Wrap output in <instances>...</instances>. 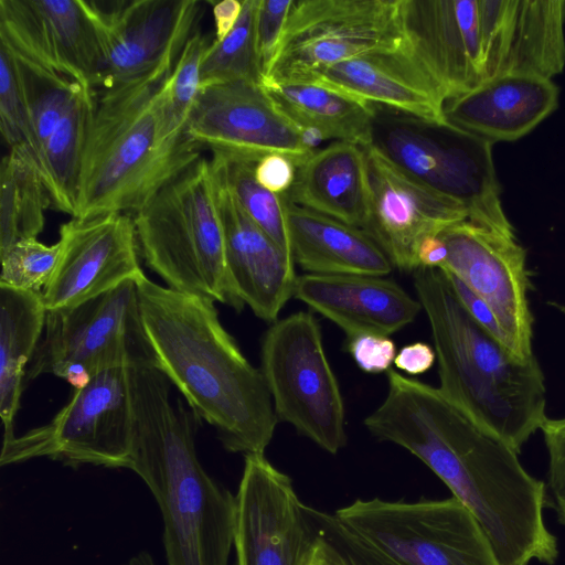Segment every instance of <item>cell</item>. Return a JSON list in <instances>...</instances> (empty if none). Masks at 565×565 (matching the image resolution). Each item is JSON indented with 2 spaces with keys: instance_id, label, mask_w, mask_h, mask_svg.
Returning a JSON list of instances; mask_svg holds the SVG:
<instances>
[{
  "instance_id": "cell-12",
  "label": "cell",
  "mask_w": 565,
  "mask_h": 565,
  "mask_svg": "<svg viewBox=\"0 0 565 565\" xmlns=\"http://www.w3.org/2000/svg\"><path fill=\"white\" fill-rule=\"evenodd\" d=\"M335 518L399 565H501L477 519L455 497L356 499Z\"/></svg>"
},
{
  "instance_id": "cell-45",
  "label": "cell",
  "mask_w": 565,
  "mask_h": 565,
  "mask_svg": "<svg viewBox=\"0 0 565 565\" xmlns=\"http://www.w3.org/2000/svg\"><path fill=\"white\" fill-rule=\"evenodd\" d=\"M302 565H343V563L338 552L327 541L315 534Z\"/></svg>"
},
{
  "instance_id": "cell-36",
  "label": "cell",
  "mask_w": 565,
  "mask_h": 565,
  "mask_svg": "<svg viewBox=\"0 0 565 565\" xmlns=\"http://www.w3.org/2000/svg\"><path fill=\"white\" fill-rule=\"evenodd\" d=\"M305 511L315 534L338 552L343 565H399L345 527L333 513L307 504Z\"/></svg>"
},
{
  "instance_id": "cell-34",
  "label": "cell",
  "mask_w": 565,
  "mask_h": 565,
  "mask_svg": "<svg viewBox=\"0 0 565 565\" xmlns=\"http://www.w3.org/2000/svg\"><path fill=\"white\" fill-rule=\"evenodd\" d=\"M60 243L46 245L38 238L20 241L0 254V284L41 292L50 280L60 257Z\"/></svg>"
},
{
  "instance_id": "cell-13",
  "label": "cell",
  "mask_w": 565,
  "mask_h": 565,
  "mask_svg": "<svg viewBox=\"0 0 565 565\" xmlns=\"http://www.w3.org/2000/svg\"><path fill=\"white\" fill-rule=\"evenodd\" d=\"M439 236L448 248L440 268L458 277L490 308L505 347L515 356L533 358L526 253L516 236L469 220L445 228Z\"/></svg>"
},
{
  "instance_id": "cell-28",
  "label": "cell",
  "mask_w": 565,
  "mask_h": 565,
  "mask_svg": "<svg viewBox=\"0 0 565 565\" xmlns=\"http://www.w3.org/2000/svg\"><path fill=\"white\" fill-rule=\"evenodd\" d=\"M95 93L83 87L46 141L38 169L51 209L74 215L82 158L94 111Z\"/></svg>"
},
{
  "instance_id": "cell-9",
  "label": "cell",
  "mask_w": 565,
  "mask_h": 565,
  "mask_svg": "<svg viewBox=\"0 0 565 565\" xmlns=\"http://www.w3.org/2000/svg\"><path fill=\"white\" fill-rule=\"evenodd\" d=\"M132 433L129 367H111L75 388L50 422L4 440L0 463L49 458L72 468L130 469Z\"/></svg>"
},
{
  "instance_id": "cell-43",
  "label": "cell",
  "mask_w": 565,
  "mask_h": 565,
  "mask_svg": "<svg viewBox=\"0 0 565 565\" xmlns=\"http://www.w3.org/2000/svg\"><path fill=\"white\" fill-rule=\"evenodd\" d=\"M243 9V1L222 0L213 6L215 41L223 40L236 25Z\"/></svg>"
},
{
  "instance_id": "cell-29",
  "label": "cell",
  "mask_w": 565,
  "mask_h": 565,
  "mask_svg": "<svg viewBox=\"0 0 565 565\" xmlns=\"http://www.w3.org/2000/svg\"><path fill=\"white\" fill-rule=\"evenodd\" d=\"M47 209L50 195L31 153L10 149L0 167V254L20 241L38 238Z\"/></svg>"
},
{
  "instance_id": "cell-5",
  "label": "cell",
  "mask_w": 565,
  "mask_h": 565,
  "mask_svg": "<svg viewBox=\"0 0 565 565\" xmlns=\"http://www.w3.org/2000/svg\"><path fill=\"white\" fill-rule=\"evenodd\" d=\"M417 299L431 330L439 390L518 454L547 419L544 374L521 360L466 309L440 268L414 271Z\"/></svg>"
},
{
  "instance_id": "cell-11",
  "label": "cell",
  "mask_w": 565,
  "mask_h": 565,
  "mask_svg": "<svg viewBox=\"0 0 565 565\" xmlns=\"http://www.w3.org/2000/svg\"><path fill=\"white\" fill-rule=\"evenodd\" d=\"M260 371L278 420L329 454L347 445L343 398L313 315L299 311L270 324L262 340Z\"/></svg>"
},
{
  "instance_id": "cell-10",
  "label": "cell",
  "mask_w": 565,
  "mask_h": 565,
  "mask_svg": "<svg viewBox=\"0 0 565 565\" xmlns=\"http://www.w3.org/2000/svg\"><path fill=\"white\" fill-rule=\"evenodd\" d=\"M406 43L402 0H294L262 83H310L328 66Z\"/></svg>"
},
{
  "instance_id": "cell-30",
  "label": "cell",
  "mask_w": 565,
  "mask_h": 565,
  "mask_svg": "<svg viewBox=\"0 0 565 565\" xmlns=\"http://www.w3.org/2000/svg\"><path fill=\"white\" fill-rule=\"evenodd\" d=\"M0 43L10 51L14 62L28 116L30 153L38 167L46 141L85 86Z\"/></svg>"
},
{
  "instance_id": "cell-1",
  "label": "cell",
  "mask_w": 565,
  "mask_h": 565,
  "mask_svg": "<svg viewBox=\"0 0 565 565\" xmlns=\"http://www.w3.org/2000/svg\"><path fill=\"white\" fill-rule=\"evenodd\" d=\"M388 391L364 425L422 460L477 519L501 565H553L556 537L544 523L545 484L518 452L438 387L387 371Z\"/></svg>"
},
{
  "instance_id": "cell-2",
  "label": "cell",
  "mask_w": 565,
  "mask_h": 565,
  "mask_svg": "<svg viewBox=\"0 0 565 565\" xmlns=\"http://www.w3.org/2000/svg\"><path fill=\"white\" fill-rule=\"evenodd\" d=\"M156 367L230 452L264 454L279 422L260 369L244 356L214 302L137 280Z\"/></svg>"
},
{
  "instance_id": "cell-17",
  "label": "cell",
  "mask_w": 565,
  "mask_h": 565,
  "mask_svg": "<svg viewBox=\"0 0 565 565\" xmlns=\"http://www.w3.org/2000/svg\"><path fill=\"white\" fill-rule=\"evenodd\" d=\"M57 242L58 262L41 291L47 311L75 307L145 276L130 214L72 217L61 226Z\"/></svg>"
},
{
  "instance_id": "cell-25",
  "label": "cell",
  "mask_w": 565,
  "mask_h": 565,
  "mask_svg": "<svg viewBox=\"0 0 565 565\" xmlns=\"http://www.w3.org/2000/svg\"><path fill=\"white\" fill-rule=\"evenodd\" d=\"M285 202L291 257L308 274L384 277L394 268L364 230Z\"/></svg>"
},
{
  "instance_id": "cell-41",
  "label": "cell",
  "mask_w": 565,
  "mask_h": 565,
  "mask_svg": "<svg viewBox=\"0 0 565 565\" xmlns=\"http://www.w3.org/2000/svg\"><path fill=\"white\" fill-rule=\"evenodd\" d=\"M441 270L446 275L455 292L457 294L466 309L470 312V315L483 328H486L491 334H493L504 344V335L490 308L482 301V299H480L476 294H473L458 277H456L454 274L445 269Z\"/></svg>"
},
{
  "instance_id": "cell-18",
  "label": "cell",
  "mask_w": 565,
  "mask_h": 565,
  "mask_svg": "<svg viewBox=\"0 0 565 565\" xmlns=\"http://www.w3.org/2000/svg\"><path fill=\"white\" fill-rule=\"evenodd\" d=\"M364 148L371 186V213L364 231L393 267L414 273L423 239L468 220V209L411 177L375 148Z\"/></svg>"
},
{
  "instance_id": "cell-38",
  "label": "cell",
  "mask_w": 565,
  "mask_h": 565,
  "mask_svg": "<svg viewBox=\"0 0 565 565\" xmlns=\"http://www.w3.org/2000/svg\"><path fill=\"white\" fill-rule=\"evenodd\" d=\"M548 454V489L558 522L565 525V417L547 418L541 427Z\"/></svg>"
},
{
  "instance_id": "cell-31",
  "label": "cell",
  "mask_w": 565,
  "mask_h": 565,
  "mask_svg": "<svg viewBox=\"0 0 565 565\" xmlns=\"http://www.w3.org/2000/svg\"><path fill=\"white\" fill-rule=\"evenodd\" d=\"M256 162L221 151H212L210 159L212 170L224 181L249 218L291 256L285 198L256 181Z\"/></svg>"
},
{
  "instance_id": "cell-20",
  "label": "cell",
  "mask_w": 565,
  "mask_h": 565,
  "mask_svg": "<svg viewBox=\"0 0 565 565\" xmlns=\"http://www.w3.org/2000/svg\"><path fill=\"white\" fill-rule=\"evenodd\" d=\"M212 172L231 285L255 316L274 323L294 297L298 277L295 263L249 218L224 181Z\"/></svg>"
},
{
  "instance_id": "cell-35",
  "label": "cell",
  "mask_w": 565,
  "mask_h": 565,
  "mask_svg": "<svg viewBox=\"0 0 565 565\" xmlns=\"http://www.w3.org/2000/svg\"><path fill=\"white\" fill-rule=\"evenodd\" d=\"M0 128L10 149L30 152V129L14 62L0 43Z\"/></svg>"
},
{
  "instance_id": "cell-8",
  "label": "cell",
  "mask_w": 565,
  "mask_h": 565,
  "mask_svg": "<svg viewBox=\"0 0 565 565\" xmlns=\"http://www.w3.org/2000/svg\"><path fill=\"white\" fill-rule=\"evenodd\" d=\"M136 365L156 366V359L131 279L75 307L47 311L25 381L53 374L79 388L100 371Z\"/></svg>"
},
{
  "instance_id": "cell-27",
  "label": "cell",
  "mask_w": 565,
  "mask_h": 565,
  "mask_svg": "<svg viewBox=\"0 0 565 565\" xmlns=\"http://www.w3.org/2000/svg\"><path fill=\"white\" fill-rule=\"evenodd\" d=\"M47 310L41 292L0 284V416L3 441L14 437L25 371L44 332Z\"/></svg>"
},
{
  "instance_id": "cell-19",
  "label": "cell",
  "mask_w": 565,
  "mask_h": 565,
  "mask_svg": "<svg viewBox=\"0 0 565 565\" xmlns=\"http://www.w3.org/2000/svg\"><path fill=\"white\" fill-rule=\"evenodd\" d=\"M0 42L90 89L102 50L85 0H0Z\"/></svg>"
},
{
  "instance_id": "cell-26",
  "label": "cell",
  "mask_w": 565,
  "mask_h": 565,
  "mask_svg": "<svg viewBox=\"0 0 565 565\" xmlns=\"http://www.w3.org/2000/svg\"><path fill=\"white\" fill-rule=\"evenodd\" d=\"M263 85L278 108L303 132L309 146L323 140L371 145L373 104L312 83Z\"/></svg>"
},
{
  "instance_id": "cell-6",
  "label": "cell",
  "mask_w": 565,
  "mask_h": 565,
  "mask_svg": "<svg viewBox=\"0 0 565 565\" xmlns=\"http://www.w3.org/2000/svg\"><path fill=\"white\" fill-rule=\"evenodd\" d=\"M132 218L146 265L169 288L243 310L245 305L227 274L210 160L201 157L164 184Z\"/></svg>"
},
{
  "instance_id": "cell-22",
  "label": "cell",
  "mask_w": 565,
  "mask_h": 565,
  "mask_svg": "<svg viewBox=\"0 0 565 565\" xmlns=\"http://www.w3.org/2000/svg\"><path fill=\"white\" fill-rule=\"evenodd\" d=\"M310 83L423 119L447 122L446 99L407 43L396 51L365 54L328 66Z\"/></svg>"
},
{
  "instance_id": "cell-44",
  "label": "cell",
  "mask_w": 565,
  "mask_h": 565,
  "mask_svg": "<svg viewBox=\"0 0 565 565\" xmlns=\"http://www.w3.org/2000/svg\"><path fill=\"white\" fill-rule=\"evenodd\" d=\"M448 248L439 235L427 236L417 250L418 268H440L447 260Z\"/></svg>"
},
{
  "instance_id": "cell-15",
  "label": "cell",
  "mask_w": 565,
  "mask_h": 565,
  "mask_svg": "<svg viewBox=\"0 0 565 565\" xmlns=\"http://www.w3.org/2000/svg\"><path fill=\"white\" fill-rule=\"evenodd\" d=\"M86 2L102 50L99 89L131 82L178 57L202 11L199 0Z\"/></svg>"
},
{
  "instance_id": "cell-42",
  "label": "cell",
  "mask_w": 565,
  "mask_h": 565,
  "mask_svg": "<svg viewBox=\"0 0 565 565\" xmlns=\"http://www.w3.org/2000/svg\"><path fill=\"white\" fill-rule=\"evenodd\" d=\"M436 352L425 342H415L403 347L395 356L394 364L409 375L428 371L435 363Z\"/></svg>"
},
{
  "instance_id": "cell-21",
  "label": "cell",
  "mask_w": 565,
  "mask_h": 565,
  "mask_svg": "<svg viewBox=\"0 0 565 565\" xmlns=\"http://www.w3.org/2000/svg\"><path fill=\"white\" fill-rule=\"evenodd\" d=\"M294 297L334 322L348 340L388 337L423 309L418 299L383 276L305 274L297 277Z\"/></svg>"
},
{
  "instance_id": "cell-4",
  "label": "cell",
  "mask_w": 565,
  "mask_h": 565,
  "mask_svg": "<svg viewBox=\"0 0 565 565\" xmlns=\"http://www.w3.org/2000/svg\"><path fill=\"white\" fill-rule=\"evenodd\" d=\"M177 60L95 95L72 217L135 213L202 157L199 143L167 127L164 89Z\"/></svg>"
},
{
  "instance_id": "cell-40",
  "label": "cell",
  "mask_w": 565,
  "mask_h": 565,
  "mask_svg": "<svg viewBox=\"0 0 565 565\" xmlns=\"http://www.w3.org/2000/svg\"><path fill=\"white\" fill-rule=\"evenodd\" d=\"M296 171L297 166L290 158L280 153H269L256 162L254 174L263 188L284 195L291 188Z\"/></svg>"
},
{
  "instance_id": "cell-7",
  "label": "cell",
  "mask_w": 565,
  "mask_h": 565,
  "mask_svg": "<svg viewBox=\"0 0 565 565\" xmlns=\"http://www.w3.org/2000/svg\"><path fill=\"white\" fill-rule=\"evenodd\" d=\"M371 147L429 188L461 202L469 221L508 235L490 141L448 122L373 104Z\"/></svg>"
},
{
  "instance_id": "cell-39",
  "label": "cell",
  "mask_w": 565,
  "mask_h": 565,
  "mask_svg": "<svg viewBox=\"0 0 565 565\" xmlns=\"http://www.w3.org/2000/svg\"><path fill=\"white\" fill-rule=\"evenodd\" d=\"M348 351L358 366L366 373L391 370L396 356L394 341L377 334H361L348 340Z\"/></svg>"
},
{
  "instance_id": "cell-3",
  "label": "cell",
  "mask_w": 565,
  "mask_h": 565,
  "mask_svg": "<svg viewBox=\"0 0 565 565\" xmlns=\"http://www.w3.org/2000/svg\"><path fill=\"white\" fill-rule=\"evenodd\" d=\"M134 433L130 470L152 493L162 516L168 565H228L235 495L201 465L198 417L170 398L171 383L153 365L129 367Z\"/></svg>"
},
{
  "instance_id": "cell-32",
  "label": "cell",
  "mask_w": 565,
  "mask_h": 565,
  "mask_svg": "<svg viewBox=\"0 0 565 565\" xmlns=\"http://www.w3.org/2000/svg\"><path fill=\"white\" fill-rule=\"evenodd\" d=\"M258 0H243L241 17L234 29L221 41H213L201 65V88L236 81H263L255 22Z\"/></svg>"
},
{
  "instance_id": "cell-16",
  "label": "cell",
  "mask_w": 565,
  "mask_h": 565,
  "mask_svg": "<svg viewBox=\"0 0 565 565\" xmlns=\"http://www.w3.org/2000/svg\"><path fill=\"white\" fill-rule=\"evenodd\" d=\"M313 540L290 477L264 454L245 455L235 495L236 565H302Z\"/></svg>"
},
{
  "instance_id": "cell-14",
  "label": "cell",
  "mask_w": 565,
  "mask_h": 565,
  "mask_svg": "<svg viewBox=\"0 0 565 565\" xmlns=\"http://www.w3.org/2000/svg\"><path fill=\"white\" fill-rule=\"evenodd\" d=\"M202 148L258 161L280 153L300 166L312 149L263 83L236 81L202 87L185 125Z\"/></svg>"
},
{
  "instance_id": "cell-33",
  "label": "cell",
  "mask_w": 565,
  "mask_h": 565,
  "mask_svg": "<svg viewBox=\"0 0 565 565\" xmlns=\"http://www.w3.org/2000/svg\"><path fill=\"white\" fill-rule=\"evenodd\" d=\"M196 30L180 52L164 89L167 127L171 136L185 134V125L201 90V65L209 47Z\"/></svg>"
},
{
  "instance_id": "cell-24",
  "label": "cell",
  "mask_w": 565,
  "mask_h": 565,
  "mask_svg": "<svg viewBox=\"0 0 565 565\" xmlns=\"http://www.w3.org/2000/svg\"><path fill=\"white\" fill-rule=\"evenodd\" d=\"M285 199L308 210L364 230L371 213L365 148L334 141L316 149L300 166Z\"/></svg>"
},
{
  "instance_id": "cell-46",
  "label": "cell",
  "mask_w": 565,
  "mask_h": 565,
  "mask_svg": "<svg viewBox=\"0 0 565 565\" xmlns=\"http://www.w3.org/2000/svg\"><path fill=\"white\" fill-rule=\"evenodd\" d=\"M122 565H156V563L149 552L141 551L129 557Z\"/></svg>"
},
{
  "instance_id": "cell-37",
  "label": "cell",
  "mask_w": 565,
  "mask_h": 565,
  "mask_svg": "<svg viewBox=\"0 0 565 565\" xmlns=\"http://www.w3.org/2000/svg\"><path fill=\"white\" fill-rule=\"evenodd\" d=\"M292 2L294 0H258L255 35L263 77L275 56Z\"/></svg>"
},
{
  "instance_id": "cell-23",
  "label": "cell",
  "mask_w": 565,
  "mask_h": 565,
  "mask_svg": "<svg viewBox=\"0 0 565 565\" xmlns=\"http://www.w3.org/2000/svg\"><path fill=\"white\" fill-rule=\"evenodd\" d=\"M552 78L507 75L446 102L448 124L491 143L515 141L531 132L558 106Z\"/></svg>"
}]
</instances>
